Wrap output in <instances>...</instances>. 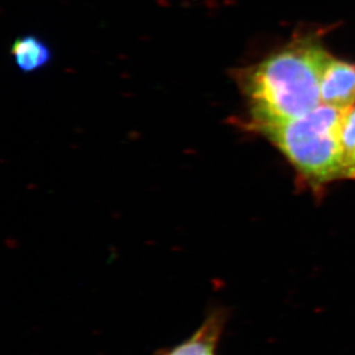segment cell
Here are the masks:
<instances>
[{
    "mask_svg": "<svg viewBox=\"0 0 355 355\" xmlns=\"http://www.w3.org/2000/svg\"><path fill=\"white\" fill-rule=\"evenodd\" d=\"M331 54L314 34H298L258 64L236 71L248 103V130L302 118L320 107L321 78Z\"/></svg>",
    "mask_w": 355,
    "mask_h": 355,
    "instance_id": "cell-1",
    "label": "cell"
},
{
    "mask_svg": "<svg viewBox=\"0 0 355 355\" xmlns=\"http://www.w3.org/2000/svg\"><path fill=\"white\" fill-rule=\"evenodd\" d=\"M347 112L321 105L302 118L261 124L251 131L284 155L298 184L322 195L329 185L343 181L340 129Z\"/></svg>",
    "mask_w": 355,
    "mask_h": 355,
    "instance_id": "cell-2",
    "label": "cell"
},
{
    "mask_svg": "<svg viewBox=\"0 0 355 355\" xmlns=\"http://www.w3.org/2000/svg\"><path fill=\"white\" fill-rule=\"evenodd\" d=\"M322 104L339 111L355 106V67L335 57L325 64L321 78Z\"/></svg>",
    "mask_w": 355,
    "mask_h": 355,
    "instance_id": "cell-3",
    "label": "cell"
},
{
    "mask_svg": "<svg viewBox=\"0 0 355 355\" xmlns=\"http://www.w3.org/2000/svg\"><path fill=\"white\" fill-rule=\"evenodd\" d=\"M227 320V311L213 309L190 337L169 349H161L158 355H218Z\"/></svg>",
    "mask_w": 355,
    "mask_h": 355,
    "instance_id": "cell-4",
    "label": "cell"
},
{
    "mask_svg": "<svg viewBox=\"0 0 355 355\" xmlns=\"http://www.w3.org/2000/svg\"><path fill=\"white\" fill-rule=\"evenodd\" d=\"M10 54L17 67L24 73L40 71L52 60L50 47L36 35H24L14 40Z\"/></svg>",
    "mask_w": 355,
    "mask_h": 355,
    "instance_id": "cell-5",
    "label": "cell"
},
{
    "mask_svg": "<svg viewBox=\"0 0 355 355\" xmlns=\"http://www.w3.org/2000/svg\"><path fill=\"white\" fill-rule=\"evenodd\" d=\"M343 180L355 181V106L346 113L340 129Z\"/></svg>",
    "mask_w": 355,
    "mask_h": 355,
    "instance_id": "cell-6",
    "label": "cell"
}]
</instances>
